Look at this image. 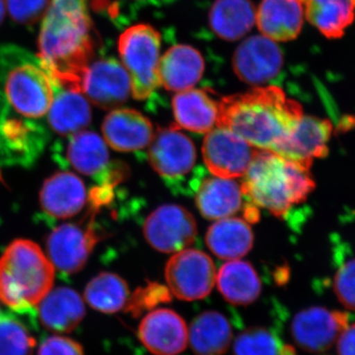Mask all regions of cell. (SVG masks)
<instances>
[{"label":"cell","instance_id":"4dcf8cb0","mask_svg":"<svg viewBox=\"0 0 355 355\" xmlns=\"http://www.w3.org/2000/svg\"><path fill=\"white\" fill-rule=\"evenodd\" d=\"M284 347L275 334L260 327L242 331L233 345L234 355H282Z\"/></svg>","mask_w":355,"mask_h":355},{"label":"cell","instance_id":"5b68a950","mask_svg":"<svg viewBox=\"0 0 355 355\" xmlns=\"http://www.w3.org/2000/svg\"><path fill=\"white\" fill-rule=\"evenodd\" d=\"M118 50L130 76L133 97L137 100L150 97L160 86L161 36L157 30L148 24L128 28L119 38Z\"/></svg>","mask_w":355,"mask_h":355},{"label":"cell","instance_id":"d590c367","mask_svg":"<svg viewBox=\"0 0 355 355\" xmlns=\"http://www.w3.org/2000/svg\"><path fill=\"white\" fill-rule=\"evenodd\" d=\"M170 293L171 292L165 286L151 284L144 287V288H139V291L135 292L132 297L130 298L125 308L135 314V313L140 312L142 308L149 309V308H153L160 302L169 300Z\"/></svg>","mask_w":355,"mask_h":355},{"label":"cell","instance_id":"ac0fdd59","mask_svg":"<svg viewBox=\"0 0 355 355\" xmlns=\"http://www.w3.org/2000/svg\"><path fill=\"white\" fill-rule=\"evenodd\" d=\"M202 53L188 44H176L160 58L159 81L169 91L182 92L197 85L205 72Z\"/></svg>","mask_w":355,"mask_h":355},{"label":"cell","instance_id":"836d02e7","mask_svg":"<svg viewBox=\"0 0 355 355\" xmlns=\"http://www.w3.org/2000/svg\"><path fill=\"white\" fill-rule=\"evenodd\" d=\"M51 0H6V9L14 22L32 26L43 19Z\"/></svg>","mask_w":355,"mask_h":355},{"label":"cell","instance_id":"277c9868","mask_svg":"<svg viewBox=\"0 0 355 355\" xmlns=\"http://www.w3.org/2000/svg\"><path fill=\"white\" fill-rule=\"evenodd\" d=\"M55 266L38 245L16 240L0 259V301L23 313L34 309L51 291Z\"/></svg>","mask_w":355,"mask_h":355},{"label":"cell","instance_id":"f546056e","mask_svg":"<svg viewBox=\"0 0 355 355\" xmlns=\"http://www.w3.org/2000/svg\"><path fill=\"white\" fill-rule=\"evenodd\" d=\"M84 296L90 307L105 314L123 310L130 298L127 282L112 272L100 273L91 280Z\"/></svg>","mask_w":355,"mask_h":355},{"label":"cell","instance_id":"2e32d148","mask_svg":"<svg viewBox=\"0 0 355 355\" xmlns=\"http://www.w3.org/2000/svg\"><path fill=\"white\" fill-rule=\"evenodd\" d=\"M307 0H263L257 9L256 25L275 42L295 40L304 24Z\"/></svg>","mask_w":355,"mask_h":355},{"label":"cell","instance_id":"30bf717a","mask_svg":"<svg viewBox=\"0 0 355 355\" xmlns=\"http://www.w3.org/2000/svg\"><path fill=\"white\" fill-rule=\"evenodd\" d=\"M284 53L277 42L263 35L249 37L235 51L232 67L236 76L249 85L260 86L279 76Z\"/></svg>","mask_w":355,"mask_h":355},{"label":"cell","instance_id":"8fae6325","mask_svg":"<svg viewBox=\"0 0 355 355\" xmlns=\"http://www.w3.org/2000/svg\"><path fill=\"white\" fill-rule=\"evenodd\" d=\"M81 93L88 101L105 110L121 107L132 94V84L125 67L116 58H101L89 64Z\"/></svg>","mask_w":355,"mask_h":355},{"label":"cell","instance_id":"74e56055","mask_svg":"<svg viewBox=\"0 0 355 355\" xmlns=\"http://www.w3.org/2000/svg\"><path fill=\"white\" fill-rule=\"evenodd\" d=\"M338 355H355V324L340 334L336 345Z\"/></svg>","mask_w":355,"mask_h":355},{"label":"cell","instance_id":"9a60e30c","mask_svg":"<svg viewBox=\"0 0 355 355\" xmlns=\"http://www.w3.org/2000/svg\"><path fill=\"white\" fill-rule=\"evenodd\" d=\"M331 133L333 125L330 121L303 116L295 130L273 153L311 168L314 159L328 155Z\"/></svg>","mask_w":355,"mask_h":355},{"label":"cell","instance_id":"7a4b0ae2","mask_svg":"<svg viewBox=\"0 0 355 355\" xmlns=\"http://www.w3.org/2000/svg\"><path fill=\"white\" fill-rule=\"evenodd\" d=\"M303 114L298 102L277 86L254 87L219 102L217 127L228 128L257 149L275 150L297 127Z\"/></svg>","mask_w":355,"mask_h":355},{"label":"cell","instance_id":"60d3db41","mask_svg":"<svg viewBox=\"0 0 355 355\" xmlns=\"http://www.w3.org/2000/svg\"><path fill=\"white\" fill-rule=\"evenodd\" d=\"M0 319H1V314H0Z\"/></svg>","mask_w":355,"mask_h":355},{"label":"cell","instance_id":"4fadbf2b","mask_svg":"<svg viewBox=\"0 0 355 355\" xmlns=\"http://www.w3.org/2000/svg\"><path fill=\"white\" fill-rule=\"evenodd\" d=\"M98 241L99 235L92 222L85 227L67 223L51 233L46 248L53 266L64 275H72L85 266Z\"/></svg>","mask_w":355,"mask_h":355},{"label":"cell","instance_id":"ab89813d","mask_svg":"<svg viewBox=\"0 0 355 355\" xmlns=\"http://www.w3.org/2000/svg\"><path fill=\"white\" fill-rule=\"evenodd\" d=\"M135 1H146V0H135Z\"/></svg>","mask_w":355,"mask_h":355},{"label":"cell","instance_id":"603a6c76","mask_svg":"<svg viewBox=\"0 0 355 355\" xmlns=\"http://www.w3.org/2000/svg\"><path fill=\"white\" fill-rule=\"evenodd\" d=\"M210 251L222 260H238L253 248L254 234L245 219L227 217L210 226L205 236Z\"/></svg>","mask_w":355,"mask_h":355},{"label":"cell","instance_id":"6da1fadb","mask_svg":"<svg viewBox=\"0 0 355 355\" xmlns=\"http://www.w3.org/2000/svg\"><path fill=\"white\" fill-rule=\"evenodd\" d=\"M39 58L57 91L81 93L86 69L95 53L87 0H51L42 19Z\"/></svg>","mask_w":355,"mask_h":355},{"label":"cell","instance_id":"cb8c5ba5","mask_svg":"<svg viewBox=\"0 0 355 355\" xmlns=\"http://www.w3.org/2000/svg\"><path fill=\"white\" fill-rule=\"evenodd\" d=\"M256 13L251 0H216L209 14V26L219 38L237 41L256 25Z\"/></svg>","mask_w":355,"mask_h":355},{"label":"cell","instance_id":"7402d4cb","mask_svg":"<svg viewBox=\"0 0 355 355\" xmlns=\"http://www.w3.org/2000/svg\"><path fill=\"white\" fill-rule=\"evenodd\" d=\"M243 197L241 184L234 180L209 178L198 184V209L210 220L227 218L241 209Z\"/></svg>","mask_w":355,"mask_h":355},{"label":"cell","instance_id":"d4e9b609","mask_svg":"<svg viewBox=\"0 0 355 355\" xmlns=\"http://www.w3.org/2000/svg\"><path fill=\"white\" fill-rule=\"evenodd\" d=\"M232 338V328L227 318L216 311L198 315L189 329V343L197 355L225 354Z\"/></svg>","mask_w":355,"mask_h":355},{"label":"cell","instance_id":"9c48e42d","mask_svg":"<svg viewBox=\"0 0 355 355\" xmlns=\"http://www.w3.org/2000/svg\"><path fill=\"white\" fill-rule=\"evenodd\" d=\"M151 166L166 181H180L193 171L197 160L190 137L175 127L159 128L149 144Z\"/></svg>","mask_w":355,"mask_h":355},{"label":"cell","instance_id":"3957f363","mask_svg":"<svg viewBox=\"0 0 355 355\" xmlns=\"http://www.w3.org/2000/svg\"><path fill=\"white\" fill-rule=\"evenodd\" d=\"M243 177L244 197L277 217L305 202L316 187L310 168L263 149H257Z\"/></svg>","mask_w":355,"mask_h":355},{"label":"cell","instance_id":"4316f807","mask_svg":"<svg viewBox=\"0 0 355 355\" xmlns=\"http://www.w3.org/2000/svg\"><path fill=\"white\" fill-rule=\"evenodd\" d=\"M91 108L83 93L70 89L55 92L49 110V123L60 135H73L83 132L91 123Z\"/></svg>","mask_w":355,"mask_h":355},{"label":"cell","instance_id":"484cf974","mask_svg":"<svg viewBox=\"0 0 355 355\" xmlns=\"http://www.w3.org/2000/svg\"><path fill=\"white\" fill-rule=\"evenodd\" d=\"M216 284L223 298L233 305L252 304L261 291L258 273L251 263L244 261L224 263L216 273Z\"/></svg>","mask_w":355,"mask_h":355},{"label":"cell","instance_id":"1f68e13d","mask_svg":"<svg viewBox=\"0 0 355 355\" xmlns=\"http://www.w3.org/2000/svg\"><path fill=\"white\" fill-rule=\"evenodd\" d=\"M36 340L20 322L0 319V355H33Z\"/></svg>","mask_w":355,"mask_h":355},{"label":"cell","instance_id":"f35d334b","mask_svg":"<svg viewBox=\"0 0 355 355\" xmlns=\"http://www.w3.org/2000/svg\"><path fill=\"white\" fill-rule=\"evenodd\" d=\"M6 0H0V25L3 22L4 18H6Z\"/></svg>","mask_w":355,"mask_h":355},{"label":"cell","instance_id":"f1b7e54d","mask_svg":"<svg viewBox=\"0 0 355 355\" xmlns=\"http://www.w3.org/2000/svg\"><path fill=\"white\" fill-rule=\"evenodd\" d=\"M67 155L72 167L81 174L100 179L108 170V148L97 133L79 132L71 135Z\"/></svg>","mask_w":355,"mask_h":355},{"label":"cell","instance_id":"d6986e66","mask_svg":"<svg viewBox=\"0 0 355 355\" xmlns=\"http://www.w3.org/2000/svg\"><path fill=\"white\" fill-rule=\"evenodd\" d=\"M86 189L76 175L58 173L49 178L40 193L42 209L55 218H69L78 214L86 202Z\"/></svg>","mask_w":355,"mask_h":355},{"label":"cell","instance_id":"8992f818","mask_svg":"<svg viewBox=\"0 0 355 355\" xmlns=\"http://www.w3.org/2000/svg\"><path fill=\"white\" fill-rule=\"evenodd\" d=\"M214 261L196 249L178 252L166 265L168 289L180 300L196 301L209 295L216 282Z\"/></svg>","mask_w":355,"mask_h":355},{"label":"cell","instance_id":"ba28073f","mask_svg":"<svg viewBox=\"0 0 355 355\" xmlns=\"http://www.w3.org/2000/svg\"><path fill=\"white\" fill-rule=\"evenodd\" d=\"M257 148L228 128L218 127L207 133L203 160L214 176L235 179L244 176Z\"/></svg>","mask_w":355,"mask_h":355},{"label":"cell","instance_id":"e575fe53","mask_svg":"<svg viewBox=\"0 0 355 355\" xmlns=\"http://www.w3.org/2000/svg\"><path fill=\"white\" fill-rule=\"evenodd\" d=\"M334 291L347 310L355 312V259L338 268L334 277Z\"/></svg>","mask_w":355,"mask_h":355},{"label":"cell","instance_id":"e0dca14e","mask_svg":"<svg viewBox=\"0 0 355 355\" xmlns=\"http://www.w3.org/2000/svg\"><path fill=\"white\" fill-rule=\"evenodd\" d=\"M103 135L112 148L121 153L141 150L154 135L153 123L132 109H114L105 118Z\"/></svg>","mask_w":355,"mask_h":355},{"label":"cell","instance_id":"5bb4252c","mask_svg":"<svg viewBox=\"0 0 355 355\" xmlns=\"http://www.w3.org/2000/svg\"><path fill=\"white\" fill-rule=\"evenodd\" d=\"M137 335L154 355H178L186 349L189 329L183 318L171 309L160 308L142 319Z\"/></svg>","mask_w":355,"mask_h":355},{"label":"cell","instance_id":"d6a6232c","mask_svg":"<svg viewBox=\"0 0 355 355\" xmlns=\"http://www.w3.org/2000/svg\"><path fill=\"white\" fill-rule=\"evenodd\" d=\"M38 135L32 125L22 121L10 119L0 125V139L4 142V146L14 153L29 151L33 140L38 141Z\"/></svg>","mask_w":355,"mask_h":355},{"label":"cell","instance_id":"8d00e7d4","mask_svg":"<svg viewBox=\"0 0 355 355\" xmlns=\"http://www.w3.org/2000/svg\"><path fill=\"white\" fill-rule=\"evenodd\" d=\"M39 355H84L80 343L69 338L51 336L44 340Z\"/></svg>","mask_w":355,"mask_h":355},{"label":"cell","instance_id":"83f0119b","mask_svg":"<svg viewBox=\"0 0 355 355\" xmlns=\"http://www.w3.org/2000/svg\"><path fill=\"white\" fill-rule=\"evenodd\" d=\"M305 17L327 39H340L355 19V0H307Z\"/></svg>","mask_w":355,"mask_h":355},{"label":"cell","instance_id":"52a82bcc","mask_svg":"<svg viewBox=\"0 0 355 355\" xmlns=\"http://www.w3.org/2000/svg\"><path fill=\"white\" fill-rule=\"evenodd\" d=\"M197 232V223L191 212L176 205L158 207L144 225L147 242L161 253L183 251L195 241Z\"/></svg>","mask_w":355,"mask_h":355},{"label":"cell","instance_id":"ffe728a7","mask_svg":"<svg viewBox=\"0 0 355 355\" xmlns=\"http://www.w3.org/2000/svg\"><path fill=\"white\" fill-rule=\"evenodd\" d=\"M173 113L180 128L207 133L217 125L219 103L207 90L189 89L173 98Z\"/></svg>","mask_w":355,"mask_h":355},{"label":"cell","instance_id":"7c38bea8","mask_svg":"<svg viewBox=\"0 0 355 355\" xmlns=\"http://www.w3.org/2000/svg\"><path fill=\"white\" fill-rule=\"evenodd\" d=\"M349 326V315L324 307H311L300 311L291 324L294 342L312 354L330 349L338 336Z\"/></svg>","mask_w":355,"mask_h":355},{"label":"cell","instance_id":"44dd1931","mask_svg":"<svg viewBox=\"0 0 355 355\" xmlns=\"http://www.w3.org/2000/svg\"><path fill=\"white\" fill-rule=\"evenodd\" d=\"M84 316L85 306L83 299L69 287L53 289L40 302V321L50 331L70 333L78 327Z\"/></svg>","mask_w":355,"mask_h":355}]
</instances>
